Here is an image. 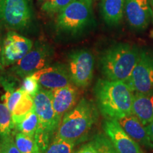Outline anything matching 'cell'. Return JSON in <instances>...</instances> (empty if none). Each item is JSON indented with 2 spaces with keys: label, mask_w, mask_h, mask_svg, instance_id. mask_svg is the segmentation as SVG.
Wrapping results in <instances>:
<instances>
[{
  "label": "cell",
  "mask_w": 153,
  "mask_h": 153,
  "mask_svg": "<svg viewBox=\"0 0 153 153\" xmlns=\"http://www.w3.org/2000/svg\"><path fill=\"white\" fill-rule=\"evenodd\" d=\"M94 94L99 109L107 119L117 120L132 114L133 92L126 82L99 79Z\"/></svg>",
  "instance_id": "cell-1"
},
{
  "label": "cell",
  "mask_w": 153,
  "mask_h": 153,
  "mask_svg": "<svg viewBox=\"0 0 153 153\" xmlns=\"http://www.w3.org/2000/svg\"><path fill=\"white\" fill-rule=\"evenodd\" d=\"M98 119V111L91 101L82 99L63 116L55 137L73 142L85 140Z\"/></svg>",
  "instance_id": "cell-2"
},
{
  "label": "cell",
  "mask_w": 153,
  "mask_h": 153,
  "mask_svg": "<svg viewBox=\"0 0 153 153\" xmlns=\"http://www.w3.org/2000/svg\"><path fill=\"white\" fill-rule=\"evenodd\" d=\"M139 55L138 48L128 43L113 45L101 55V72L107 79L126 82L138 60Z\"/></svg>",
  "instance_id": "cell-3"
},
{
  "label": "cell",
  "mask_w": 153,
  "mask_h": 153,
  "mask_svg": "<svg viewBox=\"0 0 153 153\" xmlns=\"http://www.w3.org/2000/svg\"><path fill=\"white\" fill-rule=\"evenodd\" d=\"M33 100L39 120L38 129L33 137L40 146L46 147L53 141L55 132L60 126L53 106L51 90L40 89L33 97Z\"/></svg>",
  "instance_id": "cell-4"
},
{
  "label": "cell",
  "mask_w": 153,
  "mask_h": 153,
  "mask_svg": "<svg viewBox=\"0 0 153 153\" xmlns=\"http://www.w3.org/2000/svg\"><path fill=\"white\" fill-rule=\"evenodd\" d=\"M91 1L75 0L60 11L56 19V26L60 31L77 33L87 28L92 19Z\"/></svg>",
  "instance_id": "cell-5"
},
{
  "label": "cell",
  "mask_w": 153,
  "mask_h": 153,
  "mask_svg": "<svg viewBox=\"0 0 153 153\" xmlns=\"http://www.w3.org/2000/svg\"><path fill=\"white\" fill-rule=\"evenodd\" d=\"M32 10L28 0H0V24L11 30H22L29 25Z\"/></svg>",
  "instance_id": "cell-6"
},
{
  "label": "cell",
  "mask_w": 153,
  "mask_h": 153,
  "mask_svg": "<svg viewBox=\"0 0 153 153\" xmlns=\"http://www.w3.org/2000/svg\"><path fill=\"white\" fill-rule=\"evenodd\" d=\"M94 57L86 49L77 50L70 53L68 57V72L74 85L87 87L93 78Z\"/></svg>",
  "instance_id": "cell-7"
},
{
  "label": "cell",
  "mask_w": 153,
  "mask_h": 153,
  "mask_svg": "<svg viewBox=\"0 0 153 153\" xmlns=\"http://www.w3.org/2000/svg\"><path fill=\"white\" fill-rule=\"evenodd\" d=\"M135 93L153 92V54L146 51H140L138 60L126 82Z\"/></svg>",
  "instance_id": "cell-8"
},
{
  "label": "cell",
  "mask_w": 153,
  "mask_h": 153,
  "mask_svg": "<svg viewBox=\"0 0 153 153\" xmlns=\"http://www.w3.org/2000/svg\"><path fill=\"white\" fill-rule=\"evenodd\" d=\"M52 51L48 46L37 44L23 58L15 63L12 71L19 77L32 75L49 63Z\"/></svg>",
  "instance_id": "cell-9"
},
{
  "label": "cell",
  "mask_w": 153,
  "mask_h": 153,
  "mask_svg": "<svg viewBox=\"0 0 153 153\" xmlns=\"http://www.w3.org/2000/svg\"><path fill=\"white\" fill-rule=\"evenodd\" d=\"M33 48L29 38L13 30L6 34L1 42V61L4 68L14 65L23 58Z\"/></svg>",
  "instance_id": "cell-10"
},
{
  "label": "cell",
  "mask_w": 153,
  "mask_h": 153,
  "mask_svg": "<svg viewBox=\"0 0 153 153\" xmlns=\"http://www.w3.org/2000/svg\"><path fill=\"white\" fill-rule=\"evenodd\" d=\"M103 128L118 153H145L138 143L124 131L116 120L106 119Z\"/></svg>",
  "instance_id": "cell-11"
},
{
  "label": "cell",
  "mask_w": 153,
  "mask_h": 153,
  "mask_svg": "<svg viewBox=\"0 0 153 153\" xmlns=\"http://www.w3.org/2000/svg\"><path fill=\"white\" fill-rule=\"evenodd\" d=\"M124 11L129 25L135 30H145L152 18L148 0H125Z\"/></svg>",
  "instance_id": "cell-12"
},
{
  "label": "cell",
  "mask_w": 153,
  "mask_h": 153,
  "mask_svg": "<svg viewBox=\"0 0 153 153\" xmlns=\"http://www.w3.org/2000/svg\"><path fill=\"white\" fill-rule=\"evenodd\" d=\"M40 85L49 90L66 87L71 85L68 69L62 65L57 64L47 66L33 74Z\"/></svg>",
  "instance_id": "cell-13"
},
{
  "label": "cell",
  "mask_w": 153,
  "mask_h": 153,
  "mask_svg": "<svg viewBox=\"0 0 153 153\" xmlns=\"http://www.w3.org/2000/svg\"><path fill=\"white\" fill-rule=\"evenodd\" d=\"M53 106L57 120L60 124L63 116L73 108L77 99V90L75 87L70 85L66 87L51 90Z\"/></svg>",
  "instance_id": "cell-14"
},
{
  "label": "cell",
  "mask_w": 153,
  "mask_h": 153,
  "mask_svg": "<svg viewBox=\"0 0 153 153\" xmlns=\"http://www.w3.org/2000/svg\"><path fill=\"white\" fill-rule=\"evenodd\" d=\"M128 135L138 144L153 149V144L148 134L147 126L133 114L127 115L116 120Z\"/></svg>",
  "instance_id": "cell-15"
},
{
  "label": "cell",
  "mask_w": 153,
  "mask_h": 153,
  "mask_svg": "<svg viewBox=\"0 0 153 153\" xmlns=\"http://www.w3.org/2000/svg\"><path fill=\"white\" fill-rule=\"evenodd\" d=\"M132 114L145 126L153 121V92L133 94Z\"/></svg>",
  "instance_id": "cell-16"
},
{
  "label": "cell",
  "mask_w": 153,
  "mask_h": 153,
  "mask_svg": "<svg viewBox=\"0 0 153 153\" xmlns=\"http://www.w3.org/2000/svg\"><path fill=\"white\" fill-rule=\"evenodd\" d=\"M125 0H103L101 14L109 26H117L123 16Z\"/></svg>",
  "instance_id": "cell-17"
},
{
  "label": "cell",
  "mask_w": 153,
  "mask_h": 153,
  "mask_svg": "<svg viewBox=\"0 0 153 153\" xmlns=\"http://www.w3.org/2000/svg\"><path fill=\"white\" fill-rule=\"evenodd\" d=\"M39 123L35 108L14 124V129L30 137H34Z\"/></svg>",
  "instance_id": "cell-18"
},
{
  "label": "cell",
  "mask_w": 153,
  "mask_h": 153,
  "mask_svg": "<svg viewBox=\"0 0 153 153\" xmlns=\"http://www.w3.org/2000/svg\"><path fill=\"white\" fill-rule=\"evenodd\" d=\"M34 108H35V104H34L33 97L23 90L20 100L11 112L13 126L16 121H18L19 119L26 116L28 113L31 111Z\"/></svg>",
  "instance_id": "cell-19"
},
{
  "label": "cell",
  "mask_w": 153,
  "mask_h": 153,
  "mask_svg": "<svg viewBox=\"0 0 153 153\" xmlns=\"http://www.w3.org/2000/svg\"><path fill=\"white\" fill-rule=\"evenodd\" d=\"M13 129L11 113L7 106L0 89V135L11 133Z\"/></svg>",
  "instance_id": "cell-20"
},
{
  "label": "cell",
  "mask_w": 153,
  "mask_h": 153,
  "mask_svg": "<svg viewBox=\"0 0 153 153\" xmlns=\"http://www.w3.org/2000/svg\"><path fill=\"white\" fill-rule=\"evenodd\" d=\"M17 148L21 153H42L39 147L33 137L22 133H13Z\"/></svg>",
  "instance_id": "cell-21"
},
{
  "label": "cell",
  "mask_w": 153,
  "mask_h": 153,
  "mask_svg": "<svg viewBox=\"0 0 153 153\" xmlns=\"http://www.w3.org/2000/svg\"><path fill=\"white\" fill-rule=\"evenodd\" d=\"M92 142L98 153H118L109 137L104 133L96 135Z\"/></svg>",
  "instance_id": "cell-22"
},
{
  "label": "cell",
  "mask_w": 153,
  "mask_h": 153,
  "mask_svg": "<svg viewBox=\"0 0 153 153\" xmlns=\"http://www.w3.org/2000/svg\"><path fill=\"white\" fill-rule=\"evenodd\" d=\"M74 145L71 141L54 137L45 153H73Z\"/></svg>",
  "instance_id": "cell-23"
},
{
  "label": "cell",
  "mask_w": 153,
  "mask_h": 153,
  "mask_svg": "<svg viewBox=\"0 0 153 153\" xmlns=\"http://www.w3.org/2000/svg\"><path fill=\"white\" fill-rule=\"evenodd\" d=\"M75 0H45L42 5V10L49 14H59Z\"/></svg>",
  "instance_id": "cell-24"
},
{
  "label": "cell",
  "mask_w": 153,
  "mask_h": 153,
  "mask_svg": "<svg viewBox=\"0 0 153 153\" xmlns=\"http://www.w3.org/2000/svg\"><path fill=\"white\" fill-rule=\"evenodd\" d=\"M0 152L21 153L17 148L12 133L0 135Z\"/></svg>",
  "instance_id": "cell-25"
},
{
  "label": "cell",
  "mask_w": 153,
  "mask_h": 153,
  "mask_svg": "<svg viewBox=\"0 0 153 153\" xmlns=\"http://www.w3.org/2000/svg\"><path fill=\"white\" fill-rule=\"evenodd\" d=\"M40 86L41 85H40L39 82L34 77L33 75H29L24 78L21 87L25 92L28 94L32 97H34L41 89Z\"/></svg>",
  "instance_id": "cell-26"
},
{
  "label": "cell",
  "mask_w": 153,
  "mask_h": 153,
  "mask_svg": "<svg viewBox=\"0 0 153 153\" xmlns=\"http://www.w3.org/2000/svg\"><path fill=\"white\" fill-rule=\"evenodd\" d=\"M74 153H98L92 141L82 145L77 151Z\"/></svg>",
  "instance_id": "cell-27"
},
{
  "label": "cell",
  "mask_w": 153,
  "mask_h": 153,
  "mask_svg": "<svg viewBox=\"0 0 153 153\" xmlns=\"http://www.w3.org/2000/svg\"><path fill=\"white\" fill-rule=\"evenodd\" d=\"M146 126H147V128H148V134L149 135H150V140L153 144V121L151 122L150 123H149L148 125H147Z\"/></svg>",
  "instance_id": "cell-28"
},
{
  "label": "cell",
  "mask_w": 153,
  "mask_h": 153,
  "mask_svg": "<svg viewBox=\"0 0 153 153\" xmlns=\"http://www.w3.org/2000/svg\"><path fill=\"white\" fill-rule=\"evenodd\" d=\"M4 66L2 64V61H1V36H0V70H3Z\"/></svg>",
  "instance_id": "cell-29"
},
{
  "label": "cell",
  "mask_w": 153,
  "mask_h": 153,
  "mask_svg": "<svg viewBox=\"0 0 153 153\" xmlns=\"http://www.w3.org/2000/svg\"><path fill=\"white\" fill-rule=\"evenodd\" d=\"M0 26H1V27H2V26H1V24H0Z\"/></svg>",
  "instance_id": "cell-30"
},
{
  "label": "cell",
  "mask_w": 153,
  "mask_h": 153,
  "mask_svg": "<svg viewBox=\"0 0 153 153\" xmlns=\"http://www.w3.org/2000/svg\"><path fill=\"white\" fill-rule=\"evenodd\" d=\"M1 26H0V31H1Z\"/></svg>",
  "instance_id": "cell-31"
},
{
  "label": "cell",
  "mask_w": 153,
  "mask_h": 153,
  "mask_svg": "<svg viewBox=\"0 0 153 153\" xmlns=\"http://www.w3.org/2000/svg\"><path fill=\"white\" fill-rule=\"evenodd\" d=\"M87 1H91V0H87Z\"/></svg>",
  "instance_id": "cell-32"
},
{
  "label": "cell",
  "mask_w": 153,
  "mask_h": 153,
  "mask_svg": "<svg viewBox=\"0 0 153 153\" xmlns=\"http://www.w3.org/2000/svg\"><path fill=\"white\" fill-rule=\"evenodd\" d=\"M0 153H1V152H0Z\"/></svg>",
  "instance_id": "cell-33"
}]
</instances>
